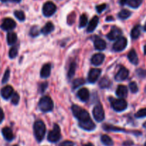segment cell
Wrapping results in <instances>:
<instances>
[{"instance_id": "cell-1", "label": "cell", "mask_w": 146, "mask_h": 146, "mask_svg": "<svg viewBox=\"0 0 146 146\" xmlns=\"http://www.w3.org/2000/svg\"><path fill=\"white\" fill-rule=\"evenodd\" d=\"M71 109H72L73 114L78 120L79 123H84L86 121H88L89 120H91L89 113L86 110L83 109L82 108H81L78 106L73 105Z\"/></svg>"}, {"instance_id": "cell-2", "label": "cell", "mask_w": 146, "mask_h": 146, "mask_svg": "<svg viewBox=\"0 0 146 146\" xmlns=\"http://www.w3.org/2000/svg\"><path fill=\"white\" fill-rule=\"evenodd\" d=\"M34 133L35 138L38 142H41L44 139L46 133V126L42 121H37L34 123Z\"/></svg>"}, {"instance_id": "cell-3", "label": "cell", "mask_w": 146, "mask_h": 146, "mask_svg": "<svg viewBox=\"0 0 146 146\" xmlns=\"http://www.w3.org/2000/svg\"><path fill=\"white\" fill-rule=\"evenodd\" d=\"M38 108L42 112H49L54 108V103L49 96H44L39 100Z\"/></svg>"}, {"instance_id": "cell-4", "label": "cell", "mask_w": 146, "mask_h": 146, "mask_svg": "<svg viewBox=\"0 0 146 146\" xmlns=\"http://www.w3.org/2000/svg\"><path fill=\"white\" fill-rule=\"evenodd\" d=\"M110 101H111V105L112 108L117 112H121L125 110L128 106L126 101L123 98L115 99V98H110Z\"/></svg>"}, {"instance_id": "cell-5", "label": "cell", "mask_w": 146, "mask_h": 146, "mask_svg": "<svg viewBox=\"0 0 146 146\" xmlns=\"http://www.w3.org/2000/svg\"><path fill=\"white\" fill-rule=\"evenodd\" d=\"M61 129L57 124H55L52 131L48 135V141L51 143H56L61 139Z\"/></svg>"}, {"instance_id": "cell-6", "label": "cell", "mask_w": 146, "mask_h": 146, "mask_svg": "<svg viewBox=\"0 0 146 146\" xmlns=\"http://www.w3.org/2000/svg\"><path fill=\"white\" fill-rule=\"evenodd\" d=\"M42 11L45 17H51L56 11V7L52 1H47L43 6Z\"/></svg>"}, {"instance_id": "cell-7", "label": "cell", "mask_w": 146, "mask_h": 146, "mask_svg": "<svg viewBox=\"0 0 146 146\" xmlns=\"http://www.w3.org/2000/svg\"><path fill=\"white\" fill-rule=\"evenodd\" d=\"M93 115L96 121L98 122H101L104 121V118H105V113H104V110L101 104H97L94 107V110H93Z\"/></svg>"}, {"instance_id": "cell-8", "label": "cell", "mask_w": 146, "mask_h": 146, "mask_svg": "<svg viewBox=\"0 0 146 146\" xmlns=\"http://www.w3.org/2000/svg\"><path fill=\"white\" fill-rule=\"evenodd\" d=\"M127 39L125 37L121 36L116 40L113 46V49L115 51H122L123 50L125 49L127 46Z\"/></svg>"}, {"instance_id": "cell-9", "label": "cell", "mask_w": 146, "mask_h": 146, "mask_svg": "<svg viewBox=\"0 0 146 146\" xmlns=\"http://www.w3.org/2000/svg\"><path fill=\"white\" fill-rule=\"evenodd\" d=\"M16 26H17V24L14 21V20H13L11 18H6L3 20V22L0 26V27L4 31H10V30L14 29Z\"/></svg>"}, {"instance_id": "cell-10", "label": "cell", "mask_w": 146, "mask_h": 146, "mask_svg": "<svg viewBox=\"0 0 146 146\" xmlns=\"http://www.w3.org/2000/svg\"><path fill=\"white\" fill-rule=\"evenodd\" d=\"M101 73V70L99 68H92V69L90 70L88 76V81L90 83H93V84L95 83L99 78Z\"/></svg>"}, {"instance_id": "cell-11", "label": "cell", "mask_w": 146, "mask_h": 146, "mask_svg": "<svg viewBox=\"0 0 146 146\" xmlns=\"http://www.w3.org/2000/svg\"><path fill=\"white\" fill-rule=\"evenodd\" d=\"M122 34V31L119 28L116 27H114L111 29V31L107 35V38L111 41L118 39V38L121 37V35Z\"/></svg>"}, {"instance_id": "cell-12", "label": "cell", "mask_w": 146, "mask_h": 146, "mask_svg": "<svg viewBox=\"0 0 146 146\" xmlns=\"http://www.w3.org/2000/svg\"><path fill=\"white\" fill-rule=\"evenodd\" d=\"M129 75V71L125 67H122L121 69L118 71L115 76V81H122L126 79Z\"/></svg>"}, {"instance_id": "cell-13", "label": "cell", "mask_w": 146, "mask_h": 146, "mask_svg": "<svg viewBox=\"0 0 146 146\" xmlns=\"http://www.w3.org/2000/svg\"><path fill=\"white\" fill-rule=\"evenodd\" d=\"M14 89L11 86H6L1 90V96L4 99L7 100L12 96L14 94Z\"/></svg>"}, {"instance_id": "cell-14", "label": "cell", "mask_w": 146, "mask_h": 146, "mask_svg": "<svg viewBox=\"0 0 146 146\" xmlns=\"http://www.w3.org/2000/svg\"><path fill=\"white\" fill-rule=\"evenodd\" d=\"M78 97L79 98V99L81 100L83 102H86L88 101L90 97V93L88 91V90L86 88H81V89L78 91Z\"/></svg>"}, {"instance_id": "cell-15", "label": "cell", "mask_w": 146, "mask_h": 146, "mask_svg": "<svg viewBox=\"0 0 146 146\" xmlns=\"http://www.w3.org/2000/svg\"><path fill=\"white\" fill-rule=\"evenodd\" d=\"M105 59V55L101 53L94 54L91 58V63L95 66H99L104 62Z\"/></svg>"}, {"instance_id": "cell-16", "label": "cell", "mask_w": 146, "mask_h": 146, "mask_svg": "<svg viewBox=\"0 0 146 146\" xmlns=\"http://www.w3.org/2000/svg\"><path fill=\"white\" fill-rule=\"evenodd\" d=\"M1 133H2L4 139L7 140V141H11L14 138L12 131L11 128H8V127H4V128H2Z\"/></svg>"}, {"instance_id": "cell-17", "label": "cell", "mask_w": 146, "mask_h": 146, "mask_svg": "<svg viewBox=\"0 0 146 146\" xmlns=\"http://www.w3.org/2000/svg\"><path fill=\"white\" fill-rule=\"evenodd\" d=\"M98 21H99V18L97 16H95V17H93V19L91 20L89 24H88V28H87V32H93L96 29L97 26H98Z\"/></svg>"}, {"instance_id": "cell-18", "label": "cell", "mask_w": 146, "mask_h": 146, "mask_svg": "<svg viewBox=\"0 0 146 146\" xmlns=\"http://www.w3.org/2000/svg\"><path fill=\"white\" fill-rule=\"evenodd\" d=\"M116 95L119 98H125L128 95V88L123 85H119L116 89Z\"/></svg>"}, {"instance_id": "cell-19", "label": "cell", "mask_w": 146, "mask_h": 146, "mask_svg": "<svg viewBox=\"0 0 146 146\" xmlns=\"http://www.w3.org/2000/svg\"><path fill=\"white\" fill-rule=\"evenodd\" d=\"M51 74V64H46L43 66L41 70V77L42 78H48Z\"/></svg>"}, {"instance_id": "cell-20", "label": "cell", "mask_w": 146, "mask_h": 146, "mask_svg": "<svg viewBox=\"0 0 146 146\" xmlns=\"http://www.w3.org/2000/svg\"><path fill=\"white\" fill-rule=\"evenodd\" d=\"M94 46H95L96 49L103 51L106 48V43L101 38H97L94 41Z\"/></svg>"}, {"instance_id": "cell-21", "label": "cell", "mask_w": 146, "mask_h": 146, "mask_svg": "<svg viewBox=\"0 0 146 146\" xmlns=\"http://www.w3.org/2000/svg\"><path fill=\"white\" fill-rule=\"evenodd\" d=\"M128 58L131 63H132L133 64H138V55H137L136 52L134 49H132L131 51H129L128 54Z\"/></svg>"}, {"instance_id": "cell-22", "label": "cell", "mask_w": 146, "mask_h": 146, "mask_svg": "<svg viewBox=\"0 0 146 146\" xmlns=\"http://www.w3.org/2000/svg\"><path fill=\"white\" fill-rule=\"evenodd\" d=\"M7 44L9 45H14L17 41V35L14 32H9L7 35Z\"/></svg>"}, {"instance_id": "cell-23", "label": "cell", "mask_w": 146, "mask_h": 146, "mask_svg": "<svg viewBox=\"0 0 146 146\" xmlns=\"http://www.w3.org/2000/svg\"><path fill=\"white\" fill-rule=\"evenodd\" d=\"M54 25L53 24L52 22L49 21V22H47L46 24V25L43 27L42 29H41V32L44 34H45V35H47V34H48L49 33H51V31H54Z\"/></svg>"}, {"instance_id": "cell-24", "label": "cell", "mask_w": 146, "mask_h": 146, "mask_svg": "<svg viewBox=\"0 0 146 146\" xmlns=\"http://www.w3.org/2000/svg\"><path fill=\"white\" fill-rule=\"evenodd\" d=\"M140 35H141V26L137 25L131 31V38L133 39H137L140 36Z\"/></svg>"}, {"instance_id": "cell-25", "label": "cell", "mask_w": 146, "mask_h": 146, "mask_svg": "<svg viewBox=\"0 0 146 146\" xmlns=\"http://www.w3.org/2000/svg\"><path fill=\"white\" fill-rule=\"evenodd\" d=\"M101 142L106 146H112L113 145V141L107 135H103L101 138Z\"/></svg>"}, {"instance_id": "cell-26", "label": "cell", "mask_w": 146, "mask_h": 146, "mask_svg": "<svg viewBox=\"0 0 146 146\" xmlns=\"http://www.w3.org/2000/svg\"><path fill=\"white\" fill-rule=\"evenodd\" d=\"M131 15V12L128 9H122L118 14V18L121 19H126Z\"/></svg>"}, {"instance_id": "cell-27", "label": "cell", "mask_w": 146, "mask_h": 146, "mask_svg": "<svg viewBox=\"0 0 146 146\" xmlns=\"http://www.w3.org/2000/svg\"><path fill=\"white\" fill-rule=\"evenodd\" d=\"M142 1L143 0H129L127 4L131 8L136 9L141 6V4H142Z\"/></svg>"}, {"instance_id": "cell-28", "label": "cell", "mask_w": 146, "mask_h": 146, "mask_svg": "<svg viewBox=\"0 0 146 146\" xmlns=\"http://www.w3.org/2000/svg\"><path fill=\"white\" fill-rule=\"evenodd\" d=\"M76 68V64L75 62H72L69 66V69L68 71V77L69 79L72 78L74 77V74H75Z\"/></svg>"}, {"instance_id": "cell-29", "label": "cell", "mask_w": 146, "mask_h": 146, "mask_svg": "<svg viewBox=\"0 0 146 146\" xmlns=\"http://www.w3.org/2000/svg\"><path fill=\"white\" fill-rule=\"evenodd\" d=\"M14 16H15L16 18L18 20H19L20 21H23L25 20V14H24V11H20V10H17V11H14Z\"/></svg>"}, {"instance_id": "cell-30", "label": "cell", "mask_w": 146, "mask_h": 146, "mask_svg": "<svg viewBox=\"0 0 146 146\" xmlns=\"http://www.w3.org/2000/svg\"><path fill=\"white\" fill-rule=\"evenodd\" d=\"M111 83L110 81V80L108 78H104L101 80L99 83V85L101 88H108L111 86Z\"/></svg>"}, {"instance_id": "cell-31", "label": "cell", "mask_w": 146, "mask_h": 146, "mask_svg": "<svg viewBox=\"0 0 146 146\" xmlns=\"http://www.w3.org/2000/svg\"><path fill=\"white\" fill-rule=\"evenodd\" d=\"M84 83H85V80H84V78H76V79L74 80V82H73V88H74V89H76V88H77L78 87L82 86Z\"/></svg>"}, {"instance_id": "cell-32", "label": "cell", "mask_w": 146, "mask_h": 146, "mask_svg": "<svg viewBox=\"0 0 146 146\" xmlns=\"http://www.w3.org/2000/svg\"><path fill=\"white\" fill-rule=\"evenodd\" d=\"M88 22V17L85 14H82L80 17V22H79V27L80 28H83L85 27Z\"/></svg>"}, {"instance_id": "cell-33", "label": "cell", "mask_w": 146, "mask_h": 146, "mask_svg": "<svg viewBox=\"0 0 146 146\" xmlns=\"http://www.w3.org/2000/svg\"><path fill=\"white\" fill-rule=\"evenodd\" d=\"M18 54V48L16 46H13L10 48L9 52V56L10 58H14Z\"/></svg>"}, {"instance_id": "cell-34", "label": "cell", "mask_w": 146, "mask_h": 146, "mask_svg": "<svg viewBox=\"0 0 146 146\" xmlns=\"http://www.w3.org/2000/svg\"><path fill=\"white\" fill-rule=\"evenodd\" d=\"M19 95L17 93H14V94H13L12 96H11V104H14V105H17V104H19Z\"/></svg>"}, {"instance_id": "cell-35", "label": "cell", "mask_w": 146, "mask_h": 146, "mask_svg": "<svg viewBox=\"0 0 146 146\" xmlns=\"http://www.w3.org/2000/svg\"><path fill=\"white\" fill-rule=\"evenodd\" d=\"M9 77H10V70L9 69V68H7V69L6 70L5 73H4V76H3V78H2V81H1V83H2V84H6V83L9 81Z\"/></svg>"}, {"instance_id": "cell-36", "label": "cell", "mask_w": 146, "mask_h": 146, "mask_svg": "<svg viewBox=\"0 0 146 146\" xmlns=\"http://www.w3.org/2000/svg\"><path fill=\"white\" fill-rule=\"evenodd\" d=\"M129 88L130 90L132 93L135 94V93H137L138 91V87L137 86L136 83L135 82H131L129 84Z\"/></svg>"}, {"instance_id": "cell-37", "label": "cell", "mask_w": 146, "mask_h": 146, "mask_svg": "<svg viewBox=\"0 0 146 146\" xmlns=\"http://www.w3.org/2000/svg\"><path fill=\"white\" fill-rule=\"evenodd\" d=\"M135 117L136 118H143V117H146V108L139 110L135 113Z\"/></svg>"}, {"instance_id": "cell-38", "label": "cell", "mask_w": 146, "mask_h": 146, "mask_svg": "<svg viewBox=\"0 0 146 146\" xmlns=\"http://www.w3.org/2000/svg\"><path fill=\"white\" fill-rule=\"evenodd\" d=\"M39 34V31H38L37 27H33L31 29V31H30V35L32 36H36L38 35Z\"/></svg>"}, {"instance_id": "cell-39", "label": "cell", "mask_w": 146, "mask_h": 146, "mask_svg": "<svg viewBox=\"0 0 146 146\" xmlns=\"http://www.w3.org/2000/svg\"><path fill=\"white\" fill-rule=\"evenodd\" d=\"M106 4H100V5L96 6V9L98 13H101L102 11H104L106 9Z\"/></svg>"}, {"instance_id": "cell-40", "label": "cell", "mask_w": 146, "mask_h": 146, "mask_svg": "<svg viewBox=\"0 0 146 146\" xmlns=\"http://www.w3.org/2000/svg\"><path fill=\"white\" fill-rule=\"evenodd\" d=\"M58 146H74V143L72 141H65L59 144Z\"/></svg>"}, {"instance_id": "cell-41", "label": "cell", "mask_w": 146, "mask_h": 146, "mask_svg": "<svg viewBox=\"0 0 146 146\" xmlns=\"http://www.w3.org/2000/svg\"><path fill=\"white\" fill-rule=\"evenodd\" d=\"M47 83L46 82V83H43V84H41V85L39 86V91H40V92L41 93H43L44 92V91H45V89L46 88V87H47Z\"/></svg>"}, {"instance_id": "cell-42", "label": "cell", "mask_w": 146, "mask_h": 146, "mask_svg": "<svg viewBox=\"0 0 146 146\" xmlns=\"http://www.w3.org/2000/svg\"><path fill=\"white\" fill-rule=\"evenodd\" d=\"M4 118V111L3 110L0 108V123L3 121Z\"/></svg>"}, {"instance_id": "cell-43", "label": "cell", "mask_w": 146, "mask_h": 146, "mask_svg": "<svg viewBox=\"0 0 146 146\" xmlns=\"http://www.w3.org/2000/svg\"><path fill=\"white\" fill-rule=\"evenodd\" d=\"M128 1H129V0H120V4H121V5H124V4H127Z\"/></svg>"}, {"instance_id": "cell-44", "label": "cell", "mask_w": 146, "mask_h": 146, "mask_svg": "<svg viewBox=\"0 0 146 146\" xmlns=\"http://www.w3.org/2000/svg\"><path fill=\"white\" fill-rule=\"evenodd\" d=\"M113 19L112 17H109L106 18V21H111V20H113Z\"/></svg>"}, {"instance_id": "cell-45", "label": "cell", "mask_w": 146, "mask_h": 146, "mask_svg": "<svg viewBox=\"0 0 146 146\" xmlns=\"http://www.w3.org/2000/svg\"><path fill=\"white\" fill-rule=\"evenodd\" d=\"M83 146H94L93 145L92 143H87V144H85V145H84Z\"/></svg>"}, {"instance_id": "cell-46", "label": "cell", "mask_w": 146, "mask_h": 146, "mask_svg": "<svg viewBox=\"0 0 146 146\" xmlns=\"http://www.w3.org/2000/svg\"><path fill=\"white\" fill-rule=\"evenodd\" d=\"M13 1H14V2H17V3H19L20 2V1H21V0H12Z\"/></svg>"}, {"instance_id": "cell-47", "label": "cell", "mask_w": 146, "mask_h": 146, "mask_svg": "<svg viewBox=\"0 0 146 146\" xmlns=\"http://www.w3.org/2000/svg\"><path fill=\"white\" fill-rule=\"evenodd\" d=\"M144 54L146 55V45L144 46Z\"/></svg>"}, {"instance_id": "cell-48", "label": "cell", "mask_w": 146, "mask_h": 146, "mask_svg": "<svg viewBox=\"0 0 146 146\" xmlns=\"http://www.w3.org/2000/svg\"><path fill=\"white\" fill-rule=\"evenodd\" d=\"M0 1H2V2H7V1H8V0H0Z\"/></svg>"}, {"instance_id": "cell-49", "label": "cell", "mask_w": 146, "mask_h": 146, "mask_svg": "<svg viewBox=\"0 0 146 146\" xmlns=\"http://www.w3.org/2000/svg\"><path fill=\"white\" fill-rule=\"evenodd\" d=\"M143 127H144V128H146V122H145V123H143Z\"/></svg>"}, {"instance_id": "cell-50", "label": "cell", "mask_w": 146, "mask_h": 146, "mask_svg": "<svg viewBox=\"0 0 146 146\" xmlns=\"http://www.w3.org/2000/svg\"><path fill=\"white\" fill-rule=\"evenodd\" d=\"M144 31H146V23H145V26H144Z\"/></svg>"}, {"instance_id": "cell-51", "label": "cell", "mask_w": 146, "mask_h": 146, "mask_svg": "<svg viewBox=\"0 0 146 146\" xmlns=\"http://www.w3.org/2000/svg\"><path fill=\"white\" fill-rule=\"evenodd\" d=\"M13 146H18L17 145H13Z\"/></svg>"}, {"instance_id": "cell-52", "label": "cell", "mask_w": 146, "mask_h": 146, "mask_svg": "<svg viewBox=\"0 0 146 146\" xmlns=\"http://www.w3.org/2000/svg\"><path fill=\"white\" fill-rule=\"evenodd\" d=\"M145 146H146V143H145Z\"/></svg>"}, {"instance_id": "cell-53", "label": "cell", "mask_w": 146, "mask_h": 146, "mask_svg": "<svg viewBox=\"0 0 146 146\" xmlns=\"http://www.w3.org/2000/svg\"><path fill=\"white\" fill-rule=\"evenodd\" d=\"M145 91H146V89H145Z\"/></svg>"}]
</instances>
